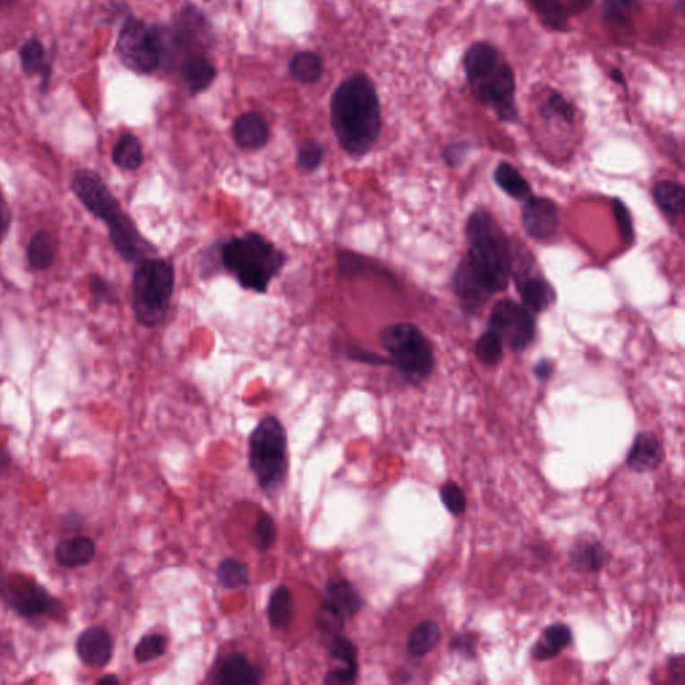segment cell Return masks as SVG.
I'll return each instance as SVG.
<instances>
[{"label":"cell","instance_id":"7bdbcfd3","mask_svg":"<svg viewBox=\"0 0 685 685\" xmlns=\"http://www.w3.org/2000/svg\"><path fill=\"white\" fill-rule=\"evenodd\" d=\"M337 259L338 268H339L340 274L344 277L354 278L355 276L359 275L364 269V259H363V256L352 252V250H340L338 253Z\"/></svg>","mask_w":685,"mask_h":685},{"label":"cell","instance_id":"b9f144b4","mask_svg":"<svg viewBox=\"0 0 685 685\" xmlns=\"http://www.w3.org/2000/svg\"><path fill=\"white\" fill-rule=\"evenodd\" d=\"M612 207L622 240L630 244L635 240V226H633L632 215H630L629 209L619 198H613Z\"/></svg>","mask_w":685,"mask_h":685},{"label":"cell","instance_id":"c3c4849f","mask_svg":"<svg viewBox=\"0 0 685 685\" xmlns=\"http://www.w3.org/2000/svg\"><path fill=\"white\" fill-rule=\"evenodd\" d=\"M470 147L471 145L469 142H454V144L447 145L444 147L442 155H443L444 160H446L449 165H458L462 161V158L468 154Z\"/></svg>","mask_w":685,"mask_h":685},{"label":"cell","instance_id":"f5cc1de1","mask_svg":"<svg viewBox=\"0 0 685 685\" xmlns=\"http://www.w3.org/2000/svg\"><path fill=\"white\" fill-rule=\"evenodd\" d=\"M11 465V455L7 450H0V476L8 470Z\"/></svg>","mask_w":685,"mask_h":685},{"label":"cell","instance_id":"ee69618b","mask_svg":"<svg viewBox=\"0 0 685 685\" xmlns=\"http://www.w3.org/2000/svg\"><path fill=\"white\" fill-rule=\"evenodd\" d=\"M89 284L92 297L98 304H117L119 299H117L116 291L105 278L101 277L100 275H92Z\"/></svg>","mask_w":685,"mask_h":685},{"label":"cell","instance_id":"8fae6325","mask_svg":"<svg viewBox=\"0 0 685 685\" xmlns=\"http://www.w3.org/2000/svg\"><path fill=\"white\" fill-rule=\"evenodd\" d=\"M70 187L82 206L108 226L116 223L125 213L102 177L95 171L87 169L75 171Z\"/></svg>","mask_w":685,"mask_h":685},{"label":"cell","instance_id":"8d00e7d4","mask_svg":"<svg viewBox=\"0 0 685 685\" xmlns=\"http://www.w3.org/2000/svg\"><path fill=\"white\" fill-rule=\"evenodd\" d=\"M276 540H277V529H276L274 518L266 510H260L253 526V545L259 551H268L274 548Z\"/></svg>","mask_w":685,"mask_h":685},{"label":"cell","instance_id":"9a60e30c","mask_svg":"<svg viewBox=\"0 0 685 685\" xmlns=\"http://www.w3.org/2000/svg\"><path fill=\"white\" fill-rule=\"evenodd\" d=\"M321 607L346 621L360 612L363 597L354 584L344 578H337L327 584Z\"/></svg>","mask_w":685,"mask_h":685},{"label":"cell","instance_id":"ac0fdd59","mask_svg":"<svg viewBox=\"0 0 685 685\" xmlns=\"http://www.w3.org/2000/svg\"><path fill=\"white\" fill-rule=\"evenodd\" d=\"M573 632L569 625L556 622L542 630L539 640L531 649V659L542 663L558 656L564 649L572 645Z\"/></svg>","mask_w":685,"mask_h":685},{"label":"cell","instance_id":"ffe728a7","mask_svg":"<svg viewBox=\"0 0 685 685\" xmlns=\"http://www.w3.org/2000/svg\"><path fill=\"white\" fill-rule=\"evenodd\" d=\"M452 284H454L455 294L460 299L461 305L468 312H474L483 307L491 297L490 292L486 291L479 281L471 275L465 260L461 261L458 266Z\"/></svg>","mask_w":685,"mask_h":685},{"label":"cell","instance_id":"3957f363","mask_svg":"<svg viewBox=\"0 0 685 685\" xmlns=\"http://www.w3.org/2000/svg\"><path fill=\"white\" fill-rule=\"evenodd\" d=\"M220 261L229 275L236 278L245 291L267 294L269 284L277 277L286 263V256L266 236L258 232H245L220 244Z\"/></svg>","mask_w":685,"mask_h":685},{"label":"cell","instance_id":"d6986e66","mask_svg":"<svg viewBox=\"0 0 685 685\" xmlns=\"http://www.w3.org/2000/svg\"><path fill=\"white\" fill-rule=\"evenodd\" d=\"M237 146L244 150H258L266 146L269 138L268 125L258 113H244L234 121L232 129Z\"/></svg>","mask_w":685,"mask_h":685},{"label":"cell","instance_id":"7c38bea8","mask_svg":"<svg viewBox=\"0 0 685 685\" xmlns=\"http://www.w3.org/2000/svg\"><path fill=\"white\" fill-rule=\"evenodd\" d=\"M521 218L526 233L537 242L551 239L558 228V210L550 198L539 196L526 198Z\"/></svg>","mask_w":685,"mask_h":685},{"label":"cell","instance_id":"836d02e7","mask_svg":"<svg viewBox=\"0 0 685 685\" xmlns=\"http://www.w3.org/2000/svg\"><path fill=\"white\" fill-rule=\"evenodd\" d=\"M531 3L549 29L566 31L570 15L562 0H531Z\"/></svg>","mask_w":685,"mask_h":685},{"label":"cell","instance_id":"7a4b0ae2","mask_svg":"<svg viewBox=\"0 0 685 685\" xmlns=\"http://www.w3.org/2000/svg\"><path fill=\"white\" fill-rule=\"evenodd\" d=\"M469 86L480 105L490 109L501 121L517 124L515 74L504 54L488 42H476L462 59Z\"/></svg>","mask_w":685,"mask_h":685},{"label":"cell","instance_id":"d6a6232c","mask_svg":"<svg viewBox=\"0 0 685 685\" xmlns=\"http://www.w3.org/2000/svg\"><path fill=\"white\" fill-rule=\"evenodd\" d=\"M217 580L225 589H242L250 585V567L237 558L223 559L218 564Z\"/></svg>","mask_w":685,"mask_h":685},{"label":"cell","instance_id":"bcb514c9","mask_svg":"<svg viewBox=\"0 0 685 685\" xmlns=\"http://www.w3.org/2000/svg\"><path fill=\"white\" fill-rule=\"evenodd\" d=\"M347 356L352 362L363 363V364L375 365H390L389 357L382 356V355L376 354V352L368 351V349L363 348V347L351 346L347 349Z\"/></svg>","mask_w":685,"mask_h":685},{"label":"cell","instance_id":"f907efd6","mask_svg":"<svg viewBox=\"0 0 685 685\" xmlns=\"http://www.w3.org/2000/svg\"><path fill=\"white\" fill-rule=\"evenodd\" d=\"M593 2L594 0H567V13H569L570 16L584 13V11L588 10L593 4Z\"/></svg>","mask_w":685,"mask_h":685},{"label":"cell","instance_id":"6f0895ef","mask_svg":"<svg viewBox=\"0 0 685 685\" xmlns=\"http://www.w3.org/2000/svg\"><path fill=\"white\" fill-rule=\"evenodd\" d=\"M15 0H0V5H10Z\"/></svg>","mask_w":685,"mask_h":685},{"label":"cell","instance_id":"11a10c76","mask_svg":"<svg viewBox=\"0 0 685 685\" xmlns=\"http://www.w3.org/2000/svg\"><path fill=\"white\" fill-rule=\"evenodd\" d=\"M98 684H119V679L116 675H106L98 679Z\"/></svg>","mask_w":685,"mask_h":685},{"label":"cell","instance_id":"4fadbf2b","mask_svg":"<svg viewBox=\"0 0 685 685\" xmlns=\"http://www.w3.org/2000/svg\"><path fill=\"white\" fill-rule=\"evenodd\" d=\"M75 651L86 667L105 668L113 659L114 640L106 628L92 625L76 638Z\"/></svg>","mask_w":685,"mask_h":685},{"label":"cell","instance_id":"e575fe53","mask_svg":"<svg viewBox=\"0 0 685 685\" xmlns=\"http://www.w3.org/2000/svg\"><path fill=\"white\" fill-rule=\"evenodd\" d=\"M541 116L545 119H558L565 125H573L575 119V106L561 92L550 90L541 106Z\"/></svg>","mask_w":685,"mask_h":685},{"label":"cell","instance_id":"2e32d148","mask_svg":"<svg viewBox=\"0 0 685 685\" xmlns=\"http://www.w3.org/2000/svg\"><path fill=\"white\" fill-rule=\"evenodd\" d=\"M263 681V670L242 654H232L225 657L217 673V683L221 685H259Z\"/></svg>","mask_w":685,"mask_h":685},{"label":"cell","instance_id":"8992f818","mask_svg":"<svg viewBox=\"0 0 685 685\" xmlns=\"http://www.w3.org/2000/svg\"><path fill=\"white\" fill-rule=\"evenodd\" d=\"M174 285L176 272L171 261L154 256L136 264L132 292L133 311L138 324L153 329L165 321Z\"/></svg>","mask_w":685,"mask_h":685},{"label":"cell","instance_id":"7dc6e473","mask_svg":"<svg viewBox=\"0 0 685 685\" xmlns=\"http://www.w3.org/2000/svg\"><path fill=\"white\" fill-rule=\"evenodd\" d=\"M357 673L359 670L354 668L342 667L337 670L329 671L324 678V684L329 685H351L357 681Z\"/></svg>","mask_w":685,"mask_h":685},{"label":"cell","instance_id":"cb8c5ba5","mask_svg":"<svg viewBox=\"0 0 685 685\" xmlns=\"http://www.w3.org/2000/svg\"><path fill=\"white\" fill-rule=\"evenodd\" d=\"M215 75H217V70L213 66L212 62L200 54L190 56L182 65V76L193 94L206 92L215 81Z\"/></svg>","mask_w":685,"mask_h":685},{"label":"cell","instance_id":"d590c367","mask_svg":"<svg viewBox=\"0 0 685 685\" xmlns=\"http://www.w3.org/2000/svg\"><path fill=\"white\" fill-rule=\"evenodd\" d=\"M476 355L483 364H498L502 360V356H504V340L501 339V337L496 332L487 329L477 340Z\"/></svg>","mask_w":685,"mask_h":685},{"label":"cell","instance_id":"f1b7e54d","mask_svg":"<svg viewBox=\"0 0 685 685\" xmlns=\"http://www.w3.org/2000/svg\"><path fill=\"white\" fill-rule=\"evenodd\" d=\"M323 61L312 51H300L289 62V73L300 83H316L323 75Z\"/></svg>","mask_w":685,"mask_h":685},{"label":"cell","instance_id":"484cf974","mask_svg":"<svg viewBox=\"0 0 685 685\" xmlns=\"http://www.w3.org/2000/svg\"><path fill=\"white\" fill-rule=\"evenodd\" d=\"M294 615V596L288 586L278 585L272 592L267 607L269 625L274 629H286L291 625Z\"/></svg>","mask_w":685,"mask_h":685},{"label":"cell","instance_id":"1f68e13d","mask_svg":"<svg viewBox=\"0 0 685 685\" xmlns=\"http://www.w3.org/2000/svg\"><path fill=\"white\" fill-rule=\"evenodd\" d=\"M643 10V0H602V16L608 23L619 27L632 24Z\"/></svg>","mask_w":685,"mask_h":685},{"label":"cell","instance_id":"ab89813d","mask_svg":"<svg viewBox=\"0 0 685 685\" xmlns=\"http://www.w3.org/2000/svg\"><path fill=\"white\" fill-rule=\"evenodd\" d=\"M442 504L446 507L447 512L454 517H461L468 510V498L465 491L454 480H447L439 488Z\"/></svg>","mask_w":685,"mask_h":685},{"label":"cell","instance_id":"f546056e","mask_svg":"<svg viewBox=\"0 0 685 685\" xmlns=\"http://www.w3.org/2000/svg\"><path fill=\"white\" fill-rule=\"evenodd\" d=\"M113 162L122 171H133L141 168L144 162V150L141 142L133 135H124L117 141L113 149Z\"/></svg>","mask_w":685,"mask_h":685},{"label":"cell","instance_id":"4dcf8cb0","mask_svg":"<svg viewBox=\"0 0 685 685\" xmlns=\"http://www.w3.org/2000/svg\"><path fill=\"white\" fill-rule=\"evenodd\" d=\"M56 258L54 240L46 231H40L32 236L27 248V259L35 271H46L50 268Z\"/></svg>","mask_w":685,"mask_h":685},{"label":"cell","instance_id":"277c9868","mask_svg":"<svg viewBox=\"0 0 685 685\" xmlns=\"http://www.w3.org/2000/svg\"><path fill=\"white\" fill-rule=\"evenodd\" d=\"M466 237L465 263L471 275L491 294L505 291L512 274V253L493 215L486 209L474 210L466 224Z\"/></svg>","mask_w":685,"mask_h":685},{"label":"cell","instance_id":"603a6c76","mask_svg":"<svg viewBox=\"0 0 685 685\" xmlns=\"http://www.w3.org/2000/svg\"><path fill=\"white\" fill-rule=\"evenodd\" d=\"M442 640V630L434 619H423L412 629L408 638V654L414 659H423L438 646Z\"/></svg>","mask_w":685,"mask_h":685},{"label":"cell","instance_id":"60d3db41","mask_svg":"<svg viewBox=\"0 0 685 685\" xmlns=\"http://www.w3.org/2000/svg\"><path fill=\"white\" fill-rule=\"evenodd\" d=\"M324 147L316 141H305L297 149L296 165L307 173L318 171L324 161Z\"/></svg>","mask_w":685,"mask_h":685},{"label":"cell","instance_id":"7402d4cb","mask_svg":"<svg viewBox=\"0 0 685 685\" xmlns=\"http://www.w3.org/2000/svg\"><path fill=\"white\" fill-rule=\"evenodd\" d=\"M95 542L89 537L78 536L64 540L57 545L54 556L61 566L74 567L86 566L94 559Z\"/></svg>","mask_w":685,"mask_h":685},{"label":"cell","instance_id":"f6af8a7d","mask_svg":"<svg viewBox=\"0 0 685 685\" xmlns=\"http://www.w3.org/2000/svg\"><path fill=\"white\" fill-rule=\"evenodd\" d=\"M477 645H479V640H477L474 633H460V635L452 638L449 645V651L452 652V654H461L465 659L471 660L477 656Z\"/></svg>","mask_w":685,"mask_h":685},{"label":"cell","instance_id":"5bb4252c","mask_svg":"<svg viewBox=\"0 0 685 685\" xmlns=\"http://www.w3.org/2000/svg\"><path fill=\"white\" fill-rule=\"evenodd\" d=\"M664 458V447L659 436L651 431H643L633 441L625 463L633 473L645 474L657 470Z\"/></svg>","mask_w":685,"mask_h":685},{"label":"cell","instance_id":"9c48e42d","mask_svg":"<svg viewBox=\"0 0 685 685\" xmlns=\"http://www.w3.org/2000/svg\"><path fill=\"white\" fill-rule=\"evenodd\" d=\"M487 327L515 352L528 349L536 337V321L531 311L509 299L494 304Z\"/></svg>","mask_w":685,"mask_h":685},{"label":"cell","instance_id":"681fc988","mask_svg":"<svg viewBox=\"0 0 685 685\" xmlns=\"http://www.w3.org/2000/svg\"><path fill=\"white\" fill-rule=\"evenodd\" d=\"M554 373V364L548 359L540 360L534 367V373L540 381L547 382Z\"/></svg>","mask_w":685,"mask_h":685},{"label":"cell","instance_id":"816d5d0a","mask_svg":"<svg viewBox=\"0 0 685 685\" xmlns=\"http://www.w3.org/2000/svg\"><path fill=\"white\" fill-rule=\"evenodd\" d=\"M8 224H10V212H8L7 206H5L2 198H0V242H2L3 236L7 232Z\"/></svg>","mask_w":685,"mask_h":685},{"label":"cell","instance_id":"4316f807","mask_svg":"<svg viewBox=\"0 0 685 685\" xmlns=\"http://www.w3.org/2000/svg\"><path fill=\"white\" fill-rule=\"evenodd\" d=\"M494 181L510 198L523 200L531 198V187L528 180L509 162H501L494 171Z\"/></svg>","mask_w":685,"mask_h":685},{"label":"cell","instance_id":"5b68a950","mask_svg":"<svg viewBox=\"0 0 685 685\" xmlns=\"http://www.w3.org/2000/svg\"><path fill=\"white\" fill-rule=\"evenodd\" d=\"M248 461L259 487L267 496H274L288 474V435L274 415L263 417L250 433Z\"/></svg>","mask_w":685,"mask_h":685},{"label":"cell","instance_id":"83f0119b","mask_svg":"<svg viewBox=\"0 0 685 685\" xmlns=\"http://www.w3.org/2000/svg\"><path fill=\"white\" fill-rule=\"evenodd\" d=\"M652 195L657 206L668 215L678 217L683 215L685 203L683 185L675 181H660L654 185Z\"/></svg>","mask_w":685,"mask_h":685},{"label":"cell","instance_id":"f35d334b","mask_svg":"<svg viewBox=\"0 0 685 685\" xmlns=\"http://www.w3.org/2000/svg\"><path fill=\"white\" fill-rule=\"evenodd\" d=\"M327 649H329V656L332 659L338 660V662L343 663L344 667L359 670L357 648L351 638L346 637V636L340 635V633L332 635L329 644H327Z\"/></svg>","mask_w":685,"mask_h":685},{"label":"cell","instance_id":"30bf717a","mask_svg":"<svg viewBox=\"0 0 685 685\" xmlns=\"http://www.w3.org/2000/svg\"><path fill=\"white\" fill-rule=\"evenodd\" d=\"M2 596L11 610L24 619L54 617L65 612V605L34 580L7 578Z\"/></svg>","mask_w":685,"mask_h":685},{"label":"cell","instance_id":"6da1fadb","mask_svg":"<svg viewBox=\"0 0 685 685\" xmlns=\"http://www.w3.org/2000/svg\"><path fill=\"white\" fill-rule=\"evenodd\" d=\"M331 127L347 154L364 157L382 132L381 101L365 74L343 81L332 94Z\"/></svg>","mask_w":685,"mask_h":685},{"label":"cell","instance_id":"44dd1931","mask_svg":"<svg viewBox=\"0 0 685 685\" xmlns=\"http://www.w3.org/2000/svg\"><path fill=\"white\" fill-rule=\"evenodd\" d=\"M569 561L577 572L585 575L599 573L607 564L608 551L597 540H577L570 548Z\"/></svg>","mask_w":685,"mask_h":685},{"label":"cell","instance_id":"ba28073f","mask_svg":"<svg viewBox=\"0 0 685 685\" xmlns=\"http://www.w3.org/2000/svg\"><path fill=\"white\" fill-rule=\"evenodd\" d=\"M117 56L127 69L152 74L160 67L161 54L152 27L130 16L117 40Z\"/></svg>","mask_w":685,"mask_h":685},{"label":"cell","instance_id":"e0dca14e","mask_svg":"<svg viewBox=\"0 0 685 685\" xmlns=\"http://www.w3.org/2000/svg\"><path fill=\"white\" fill-rule=\"evenodd\" d=\"M518 292L523 305L531 312L540 313L547 310L556 300V292L548 280L541 276L520 274L515 276Z\"/></svg>","mask_w":685,"mask_h":685},{"label":"cell","instance_id":"d4e9b609","mask_svg":"<svg viewBox=\"0 0 685 685\" xmlns=\"http://www.w3.org/2000/svg\"><path fill=\"white\" fill-rule=\"evenodd\" d=\"M22 69L29 75H42V90L48 89L51 76V62H46L45 48L37 38H31L24 43L19 51Z\"/></svg>","mask_w":685,"mask_h":685},{"label":"cell","instance_id":"9f6ffc18","mask_svg":"<svg viewBox=\"0 0 685 685\" xmlns=\"http://www.w3.org/2000/svg\"><path fill=\"white\" fill-rule=\"evenodd\" d=\"M5 578L4 572H3V567L0 566V596H2L3 589H4V584H5Z\"/></svg>","mask_w":685,"mask_h":685},{"label":"cell","instance_id":"db71d44e","mask_svg":"<svg viewBox=\"0 0 685 685\" xmlns=\"http://www.w3.org/2000/svg\"><path fill=\"white\" fill-rule=\"evenodd\" d=\"M610 79L615 81L616 83L621 84V86L627 87V81H625L624 74L621 70L613 69L610 74Z\"/></svg>","mask_w":685,"mask_h":685},{"label":"cell","instance_id":"52a82bcc","mask_svg":"<svg viewBox=\"0 0 685 685\" xmlns=\"http://www.w3.org/2000/svg\"><path fill=\"white\" fill-rule=\"evenodd\" d=\"M382 346L389 352L390 365L410 386H420L435 368V355L430 340L411 323H395L384 327Z\"/></svg>","mask_w":685,"mask_h":685},{"label":"cell","instance_id":"74e56055","mask_svg":"<svg viewBox=\"0 0 685 685\" xmlns=\"http://www.w3.org/2000/svg\"><path fill=\"white\" fill-rule=\"evenodd\" d=\"M168 640L161 633H149L138 641L135 648V659L139 664L154 662L165 654Z\"/></svg>","mask_w":685,"mask_h":685}]
</instances>
